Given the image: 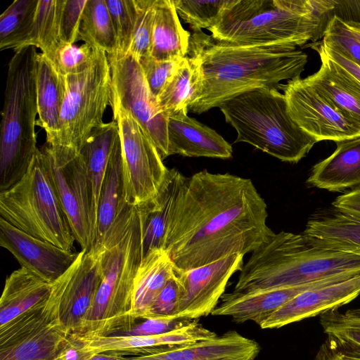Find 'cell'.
<instances>
[{
    "label": "cell",
    "mask_w": 360,
    "mask_h": 360,
    "mask_svg": "<svg viewBox=\"0 0 360 360\" xmlns=\"http://www.w3.org/2000/svg\"><path fill=\"white\" fill-rule=\"evenodd\" d=\"M0 215L13 226L65 250L76 241L38 148L25 176L0 192Z\"/></svg>",
    "instance_id": "cell-8"
},
{
    "label": "cell",
    "mask_w": 360,
    "mask_h": 360,
    "mask_svg": "<svg viewBox=\"0 0 360 360\" xmlns=\"http://www.w3.org/2000/svg\"><path fill=\"white\" fill-rule=\"evenodd\" d=\"M101 252H79L59 304L60 323L70 335L80 330L102 279Z\"/></svg>",
    "instance_id": "cell-18"
},
{
    "label": "cell",
    "mask_w": 360,
    "mask_h": 360,
    "mask_svg": "<svg viewBox=\"0 0 360 360\" xmlns=\"http://www.w3.org/2000/svg\"><path fill=\"white\" fill-rule=\"evenodd\" d=\"M182 176L175 168L169 169L158 195L136 206L141 229L142 259L151 250L163 247L168 218Z\"/></svg>",
    "instance_id": "cell-30"
},
{
    "label": "cell",
    "mask_w": 360,
    "mask_h": 360,
    "mask_svg": "<svg viewBox=\"0 0 360 360\" xmlns=\"http://www.w3.org/2000/svg\"><path fill=\"white\" fill-rule=\"evenodd\" d=\"M314 360H360V352L340 343L332 337L321 345Z\"/></svg>",
    "instance_id": "cell-47"
},
{
    "label": "cell",
    "mask_w": 360,
    "mask_h": 360,
    "mask_svg": "<svg viewBox=\"0 0 360 360\" xmlns=\"http://www.w3.org/2000/svg\"><path fill=\"white\" fill-rule=\"evenodd\" d=\"M53 283L23 267L13 271L6 280L0 299V327L45 305L51 297Z\"/></svg>",
    "instance_id": "cell-27"
},
{
    "label": "cell",
    "mask_w": 360,
    "mask_h": 360,
    "mask_svg": "<svg viewBox=\"0 0 360 360\" xmlns=\"http://www.w3.org/2000/svg\"><path fill=\"white\" fill-rule=\"evenodd\" d=\"M187 56L201 66L202 91L188 110L201 114L229 99L261 87H279L300 77L307 55L291 44L241 46L213 38L202 30L191 34Z\"/></svg>",
    "instance_id": "cell-2"
},
{
    "label": "cell",
    "mask_w": 360,
    "mask_h": 360,
    "mask_svg": "<svg viewBox=\"0 0 360 360\" xmlns=\"http://www.w3.org/2000/svg\"><path fill=\"white\" fill-rule=\"evenodd\" d=\"M198 319L184 317H149L136 319L112 336H147L166 333L186 326Z\"/></svg>",
    "instance_id": "cell-42"
},
{
    "label": "cell",
    "mask_w": 360,
    "mask_h": 360,
    "mask_svg": "<svg viewBox=\"0 0 360 360\" xmlns=\"http://www.w3.org/2000/svg\"><path fill=\"white\" fill-rule=\"evenodd\" d=\"M111 72L112 96L142 127L162 160L169 155V117L150 92L139 61L129 53L107 54Z\"/></svg>",
    "instance_id": "cell-11"
},
{
    "label": "cell",
    "mask_w": 360,
    "mask_h": 360,
    "mask_svg": "<svg viewBox=\"0 0 360 360\" xmlns=\"http://www.w3.org/2000/svg\"><path fill=\"white\" fill-rule=\"evenodd\" d=\"M125 357L115 352H105L94 355L89 360H124ZM51 360H77L75 354L68 348L63 347Z\"/></svg>",
    "instance_id": "cell-50"
},
{
    "label": "cell",
    "mask_w": 360,
    "mask_h": 360,
    "mask_svg": "<svg viewBox=\"0 0 360 360\" xmlns=\"http://www.w3.org/2000/svg\"><path fill=\"white\" fill-rule=\"evenodd\" d=\"M179 297V283L175 272H174L157 297L146 318L175 317Z\"/></svg>",
    "instance_id": "cell-46"
},
{
    "label": "cell",
    "mask_w": 360,
    "mask_h": 360,
    "mask_svg": "<svg viewBox=\"0 0 360 360\" xmlns=\"http://www.w3.org/2000/svg\"><path fill=\"white\" fill-rule=\"evenodd\" d=\"M307 183L333 192L359 188L360 136L336 142L334 152L313 166Z\"/></svg>",
    "instance_id": "cell-24"
},
{
    "label": "cell",
    "mask_w": 360,
    "mask_h": 360,
    "mask_svg": "<svg viewBox=\"0 0 360 360\" xmlns=\"http://www.w3.org/2000/svg\"><path fill=\"white\" fill-rule=\"evenodd\" d=\"M142 260L140 217L127 204L101 250L103 276L79 335L112 336L131 324L133 289Z\"/></svg>",
    "instance_id": "cell-5"
},
{
    "label": "cell",
    "mask_w": 360,
    "mask_h": 360,
    "mask_svg": "<svg viewBox=\"0 0 360 360\" xmlns=\"http://www.w3.org/2000/svg\"><path fill=\"white\" fill-rule=\"evenodd\" d=\"M70 334L59 314L30 330L0 342V360H51L64 347Z\"/></svg>",
    "instance_id": "cell-25"
},
{
    "label": "cell",
    "mask_w": 360,
    "mask_h": 360,
    "mask_svg": "<svg viewBox=\"0 0 360 360\" xmlns=\"http://www.w3.org/2000/svg\"><path fill=\"white\" fill-rule=\"evenodd\" d=\"M45 169L82 250L93 243L91 192L86 167L79 153L58 152L47 144L40 148Z\"/></svg>",
    "instance_id": "cell-12"
},
{
    "label": "cell",
    "mask_w": 360,
    "mask_h": 360,
    "mask_svg": "<svg viewBox=\"0 0 360 360\" xmlns=\"http://www.w3.org/2000/svg\"><path fill=\"white\" fill-rule=\"evenodd\" d=\"M110 106L119 128L125 201L137 206L155 197L169 169L137 121L112 96Z\"/></svg>",
    "instance_id": "cell-10"
},
{
    "label": "cell",
    "mask_w": 360,
    "mask_h": 360,
    "mask_svg": "<svg viewBox=\"0 0 360 360\" xmlns=\"http://www.w3.org/2000/svg\"><path fill=\"white\" fill-rule=\"evenodd\" d=\"M332 206L339 210L360 217V187L338 196Z\"/></svg>",
    "instance_id": "cell-49"
},
{
    "label": "cell",
    "mask_w": 360,
    "mask_h": 360,
    "mask_svg": "<svg viewBox=\"0 0 360 360\" xmlns=\"http://www.w3.org/2000/svg\"><path fill=\"white\" fill-rule=\"evenodd\" d=\"M356 274H345L312 283L248 292L224 294L212 312L214 316H230L236 322L252 321L259 326L271 314L298 294L321 285L345 281Z\"/></svg>",
    "instance_id": "cell-17"
},
{
    "label": "cell",
    "mask_w": 360,
    "mask_h": 360,
    "mask_svg": "<svg viewBox=\"0 0 360 360\" xmlns=\"http://www.w3.org/2000/svg\"><path fill=\"white\" fill-rule=\"evenodd\" d=\"M154 8L150 56L162 61L183 59L191 34L183 28L173 0H155Z\"/></svg>",
    "instance_id": "cell-32"
},
{
    "label": "cell",
    "mask_w": 360,
    "mask_h": 360,
    "mask_svg": "<svg viewBox=\"0 0 360 360\" xmlns=\"http://www.w3.org/2000/svg\"><path fill=\"white\" fill-rule=\"evenodd\" d=\"M36 47L14 50L8 64L0 128V190L27 173L37 150Z\"/></svg>",
    "instance_id": "cell-6"
},
{
    "label": "cell",
    "mask_w": 360,
    "mask_h": 360,
    "mask_svg": "<svg viewBox=\"0 0 360 360\" xmlns=\"http://www.w3.org/2000/svg\"><path fill=\"white\" fill-rule=\"evenodd\" d=\"M360 295V274L340 282L305 290L271 314L259 326L277 328L321 315L345 305Z\"/></svg>",
    "instance_id": "cell-19"
},
{
    "label": "cell",
    "mask_w": 360,
    "mask_h": 360,
    "mask_svg": "<svg viewBox=\"0 0 360 360\" xmlns=\"http://www.w3.org/2000/svg\"><path fill=\"white\" fill-rule=\"evenodd\" d=\"M322 39L336 46L360 66V41L346 23L335 15L328 22Z\"/></svg>",
    "instance_id": "cell-44"
},
{
    "label": "cell",
    "mask_w": 360,
    "mask_h": 360,
    "mask_svg": "<svg viewBox=\"0 0 360 360\" xmlns=\"http://www.w3.org/2000/svg\"><path fill=\"white\" fill-rule=\"evenodd\" d=\"M87 0H65L59 24L60 42L74 44L79 40L82 13Z\"/></svg>",
    "instance_id": "cell-45"
},
{
    "label": "cell",
    "mask_w": 360,
    "mask_h": 360,
    "mask_svg": "<svg viewBox=\"0 0 360 360\" xmlns=\"http://www.w3.org/2000/svg\"><path fill=\"white\" fill-rule=\"evenodd\" d=\"M231 0H173L177 14L193 32L208 29L219 20Z\"/></svg>",
    "instance_id": "cell-38"
},
{
    "label": "cell",
    "mask_w": 360,
    "mask_h": 360,
    "mask_svg": "<svg viewBox=\"0 0 360 360\" xmlns=\"http://www.w3.org/2000/svg\"><path fill=\"white\" fill-rule=\"evenodd\" d=\"M174 272V264L162 248L151 250L142 259L134 283L132 316L135 320L147 316Z\"/></svg>",
    "instance_id": "cell-31"
},
{
    "label": "cell",
    "mask_w": 360,
    "mask_h": 360,
    "mask_svg": "<svg viewBox=\"0 0 360 360\" xmlns=\"http://www.w3.org/2000/svg\"><path fill=\"white\" fill-rule=\"evenodd\" d=\"M65 77L60 131L55 144L49 146L58 152L79 153L91 131L104 123V112L110 105L111 72L107 53L96 48L84 70Z\"/></svg>",
    "instance_id": "cell-9"
},
{
    "label": "cell",
    "mask_w": 360,
    "mask_h": 360,
    "mask_svg": "<svg viewBox=\"0 0 360 360\" xmlns=\"http://www.w3.org/2000/svg\"><path fill=\"white\" fill-rule=\"evenodd\" d=\"M259 345L236 330L179 349L124 360H255Z\"/></svg>",
    "instance_id": "cell-23"
},
{
    "label": "cell",
    "mask_w": 360,
    "mask_h": 360,
    "mask_svg": "<svg viewBox=\"0 0 360 360\" xmlns=\"http://www.w3.org/2000/svg\"><path fill=\"white\" fill-rule=\"evenodd\" d=\"M169 155L229 159L233 148L221 135L209 127L179 112L169 117Z\"/></svg>",
    "instance_id": "cell-20"
},
{
    "label": "cell",
    "mask_w": 360,
    "mask_h": 360,
    "mask_svg": "<svg viewBox=\"0 0 360 360\" xmlns=\"http://www.w3.org/2000/svg\"><path fill=\"white\" fill-rule=\"evenodd\" d=\"M267 217V205L251 179L206 169L183 175L162 248L180 270L245 256L274 235Z\"/></svg>",
    "instance_id": "cell-1"
},
{
    "label": "cell",
    "mask_w": 360,
    "mask_h": 360,
    "mask_svg": "<svg viewBox=\"0 0 360 360\" xmlns=\"http://www.w3.org/2000/svg\"><path fill=\"white\" fill-rule=\"evenodd\" d=\"M124 200L120 138L114 146L100 194L94 240L89 251L100 253L123 210Z\"/></svg>",
    "instance_id": "cell-28"
},
{
    "label": "cell",
    "mask_w": 360,
    "mask_h": 360,
    "mask_svg": "<svg viewBox=\"0 0 360 360\" xmlns=\"http://www.w3.org/2000/svg\"><path fill=\"white\" fill-rule=\"evenodd\" d=\"M138 19L127 53L138 61L150 55L153 27L155 15V0H136Z\"/></svg>",
    "instance_id": "cell-40"
},
{
    "label": "cell",
    "mask_w": 360,
    "mask_h": 360,
    "mask_svg": "<svg viewBox=\"0 0 360 360\" xmlns=\"http://www.w3.org/2000/svg\"><path fill=\"white\" fill-rule=\"evenodd\" d=\"M36 86L39 118L36 124L43 128L46 142L53 146L60 131V118L66 94V77L44 53L36 56Z\"/></svg>",
    "instance_id": "cell-26"
},
{
    "label": "cell",
    "mask_w": 360,
    "mask_h": 360,
    "mask_svg": "<svg viewBox=\"0 0 360 360\" xmlns=\"http://www.w3.org/2000/svg\"><path fill=\"white\" fill-rule=\"evenodd\" d=\"M118 41L119 51L127 53L138 19L136 0H105Z\"/></svg>",
    "instance_id": "cell-39"
},
{
    "label": "cell",
    "mask_w": 360,
    "mask_h": 360,
    "mask_svg": "<svg viewBox=\"0 0 360 360\" xmlns=\"http://www.w3.org/2000/svg\"><path fill=\"white\" fill-rule=\"evenodd\" d=\"M244 255L236 253L188 270L174 268L180 286L175 317L198 319L212 314L233 274L240 271Z\"/></svg>",
    "instance_id": "cell-14"
},
{
    "label": "cell",
    "mask_w": 360,
    "mask_h": 360,
    "mask_svg": "<svg viewBox=\"0 0 360 360\" xmlns=\"http://www.w3.org/2000/svg\"><path fill=\"white\" fill-rule=\"evenodd\" d=\"M0 245L13 255L21 267L51 283L72 266L79 255L35 238L1 217Z\"/></svg>",
    "instance_id": "cell-15"
},
{
    "label": "cell",
    "mask_w": 360,
    "mask_h": 360,
    "mask_svg": "<svg viewBox=\"0 0 360 360\" xmlns=\"http://www.w3.org/2000/svg\"><path fill=\"white\" fill-rule=\"evenodd\" d=\"M202 88L200 62L186 56L158 98L162 111L168 117L187 112L188 106L197 100Z\"/></svg>",
    "instance_id": "cell-33"
},
{
    "label": "cell",
    "mask_w": 360,
    "mask_h": 360,
    "mask_svg": "<svg viewBox=\"0 0 360 360\" xmlns=\"http://www.w3.org/2000/svg\"><path fill=\"white\" fill-rule=\"evenodd\" d=\"M96 49L86 43L77 46L60 42L51 60L61 75L67 76L77 74L89 66Z\"/></svg>",
    "instance_id": "cell-41"
},
{
    "label": "cell",
    "mask_w": 360,
    "mask_h": 360,
    "mask_svg": "<svg viewBox=\"0 0 360 360\" xmlns=\"http://www.w3.org/2000/svg\"><path fill=\"white\" fill-rule=\"evenodd\" d=\"M79 39L107 54L119 51L105 0H87L82 13Z\"/></svg>",
    "instance_id": "cell-35"
},
{
    "label": "cell",
    "mask_w": 360,
    "mask_h": 360,
    "mask_svg": "<svg viewBox=\"0 0 360 360\" xmlns=\"http://www.w3.org/2000/svg\"><path fill=\"white\" fill-rule=\"evenodd\" d=\"M345 274H360V255L316 247L302 234L281 231L251 253L233 291L300 285Z\"/></svg>",
    "instance_id": "cell-4"
},
{
    "label": "cell",
    "mask_w": 360,
    "mask_h": 360,
    "mask_svg": "<svg viewBox=\"0 0 360 360\" xmlns=\"http://www.w3.org/2000/svg\"><path fill=\"white\" fill-rule=\"evenodd\" d=\"M321 59L318 71L304 78L346 115L360 125V82L313 42L309 44Z\"/></svg>",
    "instance_id": "cell-22"
},
{
    "label": "cell",
    "mask_w": 360,
    "mask_h": 360,
    "mask_svg": "<svg viewBox=\"0 0 360 360\" xmlns=\"http://www.w3.org/2000/svg\"><path fill=\"white\" fill-rule=\"evenodd\" d=\"M93 354L116 352L121 355H152L179 349L209 340L212 333L195 321L166 333L147 336H87L70 335Z\"/></svg>",
    "instance_id": "cell-16"
},
{
    "label": "cell",
    "mask_w": 360,
    "mask_h": 360,
    "mask_svg": "<svg viewBox=\"0 0 360 360\" xmlns=\"http://www.w3.org/2000/svg\"><path fill=\"white\" fill-rule=\"evenodd\" d=\"M333 0H231L207 30L217 40L241 46H302L322 39Z\"/></svg>",
    "instance_id": "cell-3"
},
{
    "label": "cell",
    "mask_w": 360,
    "mask_h": 360,
    "mask_svg": "<svg viewBox=\"0 0 360 360\" xmlns=\"http://www.w3.org/2000/svg\"><path fill=\"white\" fill-rule=\"evenodd\" d=\"M39 0H14L0 15V49H18L32 23Z\"/></svg>",
    "instance_id": "cell-36"
},
{
    "label": "cell",
    "mask_w": 360,
    "mask_h": 360,
    "mask_svg": "<svg viewBox=\"0 0 360 360\" xmlns=\"http://www.w3.org/2000/svg\"><path fill=\"white\" fill-rule=\"evenodd\" d=\"M302 235L314 246L360 255V217L333 207L311 216Z\"/></svg>",
    "instance_id": "cell-21"
},
{
    "label": "cell",
    "mask_w": 360,
    "mask_h": 360,
    "mask_svg": "<svg viewBox=\"0 0 360 360\" xmlns=\"http://www.w3.org/2000/svg\"><path fill=\"white\" fill-rule=\"evenodd\" d=\"M219 108L237 132L236 143H249L283 162H298L317 143L292 120L276 87L246 91Z\"/></svg>",
    "instance_id": "cell-7"
},
{
    "label": "cell",
    "mask_w": 360,
    "mask_h": 360,
    "mask_svg": "<svg viewBox=\"0 0 360 360\" xmlns=\"http://www.w3.org/2000/svg\"><path fill=\"white\" fill-rule=\"evenodd\" d=\"M182 60L162 61L149 55L139 60L148 88L157 99Z\"/></svg>",
    "instance_id": "cell-43"
},
{
    "label": "cell",
    "mask_w": 360,
    "mask_h": 360,
    "mask_svg": "<svg viewBox=\"0 0 360 360\" xmlns=\"http://www.w3.org/2000/svg\"><path fill=\"white\" fill-rule=\"evenodd\" d=\"M323 51L360 82V66L334 44L323 39L316 41Z\"/></svg>",
    "instance_id": "cell-48"
},
{
    "label": "cell",
    "mask_w": 360,
    "mask_h": 360,
    "mask_svg": "<svg viewBox=\"0 0 360 360\" xmlns=\"http://www.w3.org/2000/svg\"><path fill=\"white\" fill-rule=\"evenodd\" d=\"M353 34L360 41V23L353 22H345Z\"/></svg>",
    "instance_id": "cell-51"
},
{
    "label": "cell",
    "mask_w": 360,
    "mask_h": 360,
    "mask_svg": "<svg viewBox=\"0 0 360 360\" xmlns=\"http://www.w3.org/2000/svg\"><path fill=\"white\" fill-rule=\"evenodd\" d=\"M280 88L292 120L317 142L336 143L360 136V125L304 78L288 80Z\"/></svg>",
    "instance_id": "cell-13"
},
{
    "label": "cell",
    "mask_w": 360,
    "mask_h": 360,
    "mask_svg": "<svg viewBox=\"0 0 360 360\" xmlns=\"http://www.w3.org/2000/svg\"><path fill=\"white\" fill-rule=\"evenodd\" d=\"M119 137V128L115 120L103 123L91 131L79 151L86 164L89 181L93 242L101 188L114 146Z\"/></svg>",
    "instance_id": "cell-29"
},
{
    "label": "cell",
    "mask_w": 360,
    "mask_h": 360,
    "mask_svg": "<svg viewBox=\"0 0 360 360\" xmlns=\"http://www.w3.org/2000/svg\"><path fill=\"white\" fill-rule=\"evenodd\" d=\"M64 3L65 0H39L34 20L18 49L33 46L51 60L60 43L59 24Z\"/></svg>",
    "instance_id": "cell-34"
},
{
    "label": "cell",
    "mask_w": 360,
    "mask_h": 360,
    "mask_svg": "<svg viewBox=\"0 0 360 360\" xmlns=\"http://www.w3.org/2000/svg\"><path fill=\"white\" fill-rule=\"evenodd\" d=\"M320 323L328 336L360 352V308L326 311L321 314Z\"/></svg>",
    "instance_id": "cell-37"
}]
</instances>
